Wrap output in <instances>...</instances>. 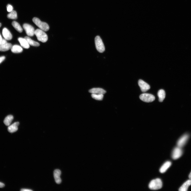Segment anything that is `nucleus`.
Wrapping results in <instances>:
<instances>
[{
  "mask_svg": "<svg viewBox=\"0 0 191 191\" xmlns=\"http://www.w3.org/2000/svg\"><path fill=\"white\" fill-rule=\"evenodd\" d=\"M14 117L11 115H9L6 117L4 121V123L6 126L10 125Z\"/></svg>",
  "mask_w": 191,
  "mask_h": 191,
  "instance_id": "obj_20",
  "label": "nucleus"
},
{
  "mask_svg": "<svg viewBox=\"0 0 191 191\" xmlns=\"http://www.w3.org/2000/svg\"><path fill=\"white\" fill-rule=\"evenodd\" d=\"M172 163L169 161H168L164 163L160 170L161 173H165L168 169L170 167Z\"/></svg>",
  "mask_w": 191,
  "mask_h": 191,
  "instance_id": "obj_15",
  "label": "nucleus"
},
{
  "mask_svg": "<svg viewBox=\"0 0 191 191\" xmlns=\"http://www.w3.org/2000/svg\"><path fill=\"white\" fill-rule=\"evenodd\" d=\"M11 50V52L14 53H20L23 50L22 47L18 45H15L12 46Z\"/></svg>",
  "mask_w": 191,
  "mask_h": 191,
  "instance_id": "obj_17",
  "label": "nucleus"
},
{
  "mask_svg": "<svg viewBox=\"0 0 191 191\" xmlns=\"http://www.w3.org/2000/svg\"><path fill=\"white\" fill-rule=\"evenodd\" d=\"M23 27L28 36H32L35 35V30L34 27L31 25L25 23L23 25Z\"/></svg>",
  "mask_w": 191,
  "mask_h": 191,
  "instance_id": "obj_6",
  "label": "nucleus"
},
{
  "mask_svg": "<svg viewBox=\"0 0 191 191\" xmlns=\"http://www.w3.org/2000/svg\"><path fill=\"white\" fill-rule=\"evenodd\" d=\"M32 21L40 29L44 31L49 30L48 25L47 23L41 21L39 18L34 17L32 19Z\"/></svg>",
  "mask_w": 191,
  "mask_h": 191,
  "instance_id": "obj_1",
  "label": "nucleus"
},
{
  "mask_svg": "<svg viewBox=\"0 0 191 191\" xmlns=\"http://www.w3.org/2000/svg\"><path fill=\"white\" fill-rule=\"evenodd\" d=\"M89 92L92 94L104 95L106 93V91L101 88H94L90 90Z\"/></svg>",
  "mask_w": 191,
  "mask_h": 191,
  "instance_id": "obj_12",
  "label": "nucleus"
},
{
  "mask_svg": "<svg viewBox=\"0 0 191 191\" xmlns=\"http://www.w3.org/2000/svg\"><path fill=\"white\" fill-rule=\"evenodd\" d=\"M35 35L36 36L37 40L43 43L47 42L48 37L43 31L40 29H37L35 31Z\"/></svg>",
  "mask_w": 191,
  "mask_h": 191,
  "instance_id": "obj_2",
  "label": "nucleus"
},
{
  "mask_svg": "<svg viewBox=\"0 0 191 191\" xmlns=\"http://www.w3.org/2000/svg\"><path fill=\"white\" fill-rule=\"evenodd\" d=\"M5 59V57L4 56L0 57V63L2 62Z\"/></svg>",
  "mask_w": 191,
  "mask_h": 191,
  "instance_id": "obj_27",
  "label": "nucleus"
},
{
  "mask_svg": "<svg viewBox=\"0 0 191 191\" xmlns=\"http://www.w3.org/2000/svg\"><path fill=\"white\" fill-rule=\"evenodd\" d=\"M139 97L142 101L147 103L152 102L155 99V96L153 95L147 93L143 94L141 95Z\"/></svg>",
  "mask_w": 191,
  "mask_h": 191,
  "instance_id": "obj_5",
  "label": "nucleus"
},
{
  "mask_svg": "<svg viewBox=\"0 0 191 191\" xmlns=\"http://www.w3.org/2000/svg\"><path fill=\"white\" fill-rule=\"evenodd\" d=\"M3 36L6 40L9 41L12 39V36L11 33L7 28H4L3 30Z\"/></svg>",
  "mask_w": 191,
  "mask_h": 191,
  "instance_id": "obj_11",
  "label": "nucleus"
},
{
  "mask_svg": "<svg viewBox=\"0 0 191 191\" xmlns=\"http://www.w3.org/2000/svg\"><path fill=\"white\" fill-rule=\"evenodd\" d=\"M18 40L21 46L23 48L28 49L30 48V45L25 38L19 37L18 38Z\"/></svg>",
  "mask_w": 191,
  "mask_h": 191,
  "instance_id": "obj_13",
  "label": "nucleus"
},
{
  "mask_svg": "<svg viewBox=\"0 0 191 191\" xmlns=\"http://www.w3.org/2000/svg\"><path fill=\"white\" fill-rule=\"evenodd\" d=\"M24 38L27 41L29 44L31 46L35 47H38L40 46V44L32 40L28 36H26Z\"/></svg>",
  "mask_w": 191,
  "mask_h": 191,
  "instance_id": "obj_21",
  "label": "nucleus"
},
{
  "mask_svg": "<svg viewBox=\"0 0 191 191\" xmlns=\"http://www.w3.org/2000/svg\"><path fill=\"white\" fill-rule=\"evenodd\" d=\"M12 24L14 28L19 32L21 33L23 31V29L20 25L16 21H13Z\"/></svg>",
  "mask_w": 191,
  "mask_h": 191,
  "instance_id": "obj_22",
  "label": "nucleus"
},
{
  "mask_svg": "<svg viewBox=\"0 0 191 191\" xmlns=\"http://www.w3.org/2000/svg\"><path fill=\"white\" fill-rule=\"evenodd\" d=\"M61 174V171L60 170L56 169L54 171V177L55 182L57 184H60L61 182V180L60 177Z\"/></svg>",
  "mask_w": 191,
  "mask_h": 191,
  "instance_id": "obj_10",
  "label": "nucleus"
},
{
  "mask_svg": "<svg viewBox=\"0 0 191 191\" xmlns=\"http://www.w3.org/2000/svg\"><path fill=\"white\" fill-rule=\"evenodd\" d=\"M162 186L161 180L159 179L151 181L149 184V188L151 190H157L160 189Z\"/></svg>",
  "mask_w": 191,
  "mask_h": 191,
  "instance_id": "obj_3",
  "label": "nucleus"
},
{
  "mask_svg": "<svg viewBox=\"0 0 191 191\" xmlns=\"http://www.w3.org/2000/svg\"><path fill=\"white\" fill-rule=\"evenodd\" d=\"M159 98V101L160 102H162L165 97L166 94L165 91L162 89L159 90L157 93Z\"/></svg>",
  "mask_w": 191,
  "mask_h": 191,
  "instance_id": "obj_18",
  "label": "nucleus"
},
{
  "mask_svg": "<svg viewBox=\"0 0 191 191\" xmlns=\"http://www.w3.org/2000/svg\"><path fill=\"white\" fill-rule=\"evenodd\" d=\"M96 47L97 50L100 53L103 52L105 50L104 45L99 36H97L95 38Z\"/></svg>",
  "mask_w": 191,
  "mask_h": 191,
  "instance_id": "obj_4",
  "label": "nucleus"
},
{
  "mask_svg": "<svg viewBox=\"0 0 191 191\" xmlns=\"http://www.w3.org/2000/svg\"><path fill=\"white\" fill-rule=\"evenodd\" d=\"M21 191H32V190L29 189H21Z\"/></svg>",
  "mask_w": 191,
  "mask_h": 191,
  "instance_id": "obj_28",
  "label": "nucleus"
},
{
  "mask_svg": "<svg viewBox=\"0 0 191 191\" xmlns=\"http://www.w3.org/2000/svg\"><path fill=\"white\" fill-rule=\"evenodd\" d=\"M91 96L94 99L98 100H102L104 97L103 94H92Z\"/></svg>",
  "mask_w": 191,
  "mask_h": 191,
  "instance_id": "obj_24",
  "label": "nucleus"
},
{
  "mask_svg": "<svg viewBox=\"0 0 191 191\" xmlns=\"http://www.w3.org/2000/svg\"><path fill=\"white\" fill-rule=\"evenodd\" d=\"M7 10L8 12H10L13 10L12 6L10 4H8L7 6Z\"/></svg>",
  "mask_w": 191,
  "mask_h": 191,
  "instance_id": "obj_25",
  "label": "nucleus"
},
{
  "mask_svg": "<svg viewBox=\"0 0 191 191\" xmlns=\"http://www.w3.org/2000/svg\"><path fill=\"white\" fill-rule=\"evenodd\" d=\"M189 137L188 134H184L182 136L177 142V146L180 148L182 147L186 143Z\"/></svg>",
  "mask_w": 191,
  "mask_h": 191,
  "instance_id": "obj_9",
  "label": "nucleus"
},
{
  "mask_svg": "<svg viewBox=\"0 0 191 191\" xmlns=\"http://www.w3.org/2000/svg\"><path fill=\"white\" fill-rule=\"evenodd\" d=\"M8 18L11 19H16L17 18V14L15 11L12 10L7 15Z\"/></svg>",
  "mask_w": 191,
  "mask_h": 191,
  "instance_id": "obj_23",
  "label": "nucleus"
},
{
  "mask_svg": "<svg viewBox=\"0 0 191 191\" xmlns=\"http://www.w3.org/2000/svg\"><path fill=\"white\" fill-rule=\"evenodd\" d=\"M7 43V42L6 40L5 39H3L0 42V46H2Z\"/></svg>",
  "mask_w": 191,
  "mask_h": 191,
  "instance_id": "obj_26",
  "label": "nucleus"
},
{
  "mask_svg": "<svg viewBox=\"0 0 191 191\" xmlns=\"http://www.w3.org/2000/svg\"><path fill=\"white\" fill-rule=\"evenodd\" d=\"M2 39H3L2 38L1 35L0 34V42H1L2 40Z\"/></svg>",
  "mask_w": 191,
  "mask_h": 191,
  "instance_id": "obj_31",
  "label": "nucleus"
},
{
  "mask_svg": "<svg viewBox=\"0 0 191 191\" xmlns=\"http://www.w3.org/2000/svg\"><path fill=\"white\" fill-rule=\"evenodd\" d=\"M189 177L190 179L191 180V172L189 175Z\"/></svg>",
  "mask_w": 191,
  "mask_h": 191,
  "instance_id": "obj_30",
  "label": "nucleus"
},
{
  "mask_svg": "<svg viewBox=\"0 0 191 191\" xmlns=\"http://www.w3.org/2000/svg\"><path fill=\"white\" fill-rule=\"evenodd\" d=\"M1 26H2L1 24V23H0V27H1Z\"/></svg>",
  "mask_w": 191,
  "mask_h": 191,
  "instance_id": "obj_32",
  "label": "nucleus"
},
{
  "mask_svg": "<svg viewBox=\"0 0 191 191\" xmlns=\"http://www.w3.org/2000/svg\"><path fill=\"white\" fill-rule=\"evenodd\" d=\"M138 84L143 93L146 92L150 88L149 85L142 80H140L138 81Z\"/></svg>",
  "mask_w": 191,
  "mask_h": 191,
  "instance_id": "obj_8",
  "label": "nucleus"
},
{
  "mask_svg": "<svg viewBox=\"0 0 191 191\" xmlns=\"http://www.w3.org/2000/svg\"><path fill=\"white\" fill-rule=\"evenodd\" d=\"M19 123L17 122L9 125L8 128V130L9 132L13 133L16 132L18 130V127Z\"/></svg>",
  "mask_w": 191,
  "mask_h": 191,
  "instance_id": "obj_14",
  "label": "nucleus"
},
{
  "mask_svg": "<svg viewBox=\"0 0 191 191\" xmlns=\"http://www.w3.org/2000/svg\"><path fill=\"white\" fill-rule=\"evenodd\" d=\"M182 150L181 148L177 147L174 149L172 154V157L174 160H176L179 158L182 155Z\"/></svg>",
  "mask_w": 191,
  "mask_h": 191,
  "instance_id": "obj_7",
  "label": "nucleus"
},
{
  "mask_svg": "<svg viewBox=\"0 0 191 191\" xmlns=\"http://www.w3.org/2000/svg\"><path fill=\"white\" fill-rule=\"evenodd\" d=\"M5 186V184L1 182H0V188H2Z\"/></svg>",
  "mask_w": 191,
  "mask_h": 191,
  "instance_id": "obj_29",
  "label": "nucleus"
},
{
  "mask_svg": "<svg viewBox=\"0 0 191 191\" xmlns=\"http://www.w3.org/2000/svg\"><path fill=\"white\" fill-rule=\"evenodd\" d=\"M12 47V45L10 43H7L0 46V51L5 52L11 49Z\"/></svg>",
  "mask_w": 191,
  "mask_h": 191,
  "instance_id": "obj_19",
  "label": "nucleus"
},
{
  "mask_svg": "<svg viewBox=\"0 0 191 191\" xmlns=\"http://www.w3.org/2000/svg\"><path fill=\"white\" fill-rule=\"evenodd\" d=\"M191 185V180H188L184 183L180 188V191H187L189 186Z\"/></svg>",
  "mask_w": 191,
  "mask_h": 191,
  "instance_id": "obj_16",
  "label": "nucleus"
}]
</instances>
